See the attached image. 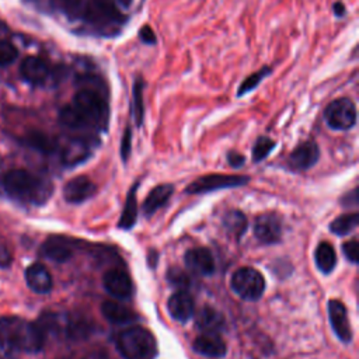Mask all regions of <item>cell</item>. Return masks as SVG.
I'll use <instances>...</instances> for the list:
<instances>
[{
	"instance_id": "cell-1",
	"label": "cell",
	"mask_w": 359,
	"mask_h": 359,
	"mask_svg": "<svg viewBox=\"0 0 359 359\" xmlns=\"http://www.w3.org/2000/svg\"><path fill=\"white\" fill-rule=\"evenodd\" d=\"M45 335L36 323L20 317H0V359H18L21 352L42 349Z\"/></svg>"
},
{
	"instance_id": "cell-2",
	"label": "cell",
	"mask_w": 359,
	"mask_h": 359,
	"mask_svg": "<svg viewBox=\"0 0 359 359\" xmlns=\"http://www.w3.org/2000/svg\"><path fill=\"white\" fill-rule=\"evenodd\" d=\"M0 184L13 199L28 205H43L53 192L49 180L39 177L24 168H13L3 174Z\"/></svg>"
},
{
	"instance_id": "cell-3",
	"label": "cell",
	"mask_w": 359,
	"mask_h": 359,
	"mask_svg": "<svg viewBox=\"0 0 359 359\" xmlns=\"http://www.w3.org/2000/svg\"><path fill=\"white\" fill-rule=\"evenodd\" d=\"M115 344L123 359H154L157 353L153 334L143 327H130L121 331Z\"/></svg>"
},
{
	"instance_id": "cell-4",
	"label": "cell",
	"mask_w": 359,
	"mask_h": 359,
	"mask_svg": "<svg viewBox=\"0 0 359 359\" xmlns=\"http://www.w3.org/2000/svg\"><path fill=\"white\" fill-rule=\"evenodd\" d=\"M72 105L84 118L88 128H97V129L107 128L109 108L107 101L95 90H90V88L79 90L73 97Z\"/></svg>"
},
{
	"instance_id": "cell-5",
	"label": "cell",
	"mask_w": 359,
	"mask_h": 359,
	"mask_svg": "<svg viewBox=\"0 0 359 359\" xmlns=\"http://www.w3.org/2000/svg\"><path fill=\"white\" fill-rule=\"evenodd\" d=\"M83 15L98 31L112 29L125 21V15L119 11L116 0H88L83 8Z\"/></svg>"
},
{
	"instance_id": "cell-6",
	"label": "cell",
	"mask_w": 359,
	"mask_h": 359,
	"mask_svg": "<svg viewBox=\"0 0 359 359\" xmlns=\"http://www.w3.org/2000/svg\"><path fill=\"white\" fill-rule=\"evenodd\" d=\"M231 289L244 300H258L265 290V279L257 269L243 266L233 273Z\"/></svg>"
},
{
	"instance_id": "cell-7",
	"label": "cell",
	"mask_w": 359,
	"mask_h": 359,
	"mask_svg": "<svg viewBox=\"0 0 359 359\" xmlns=\"http://www.w3.org/2000/svg\"><path fill=\"white\" fill-rule=\"evenodd\" d=\"M325 122L335 130H348L356 123V107L349 98L331 101L324 111Z\"/></svg>"
},
{
	"instance_id": "cell-8",
	"label": "cell",
	"mask_w": 359,
	"mask_h": 359,
	"mask_svg": "<svg viewBox=\"0 0 359 359\" xmlns=\"http://www.w3.org/2000/svg\"><path fill=\"white\" fill-rule=\"evenodd\" d=\"M250 181L248 177L244 175H229V174H208L192 181L185 192L187 194H206L223 188H234L243 187Z\"/></svg>"
},
{
	"instance_id": "cell-9",
	"label": "cell",
	"mask_w": 359,
	"mask_h": 359,
	"mask_svg": "<svg viewBox=\"0 0 359 359\" xmlns=\"http://www.w3.org/2000/svg\"><path fill=\"white\" fill-rule=\"evenodd\" d=\"M254 234L264 244H275L282 237V223L275 213H262L255 219Z\"/></svg>"
},
{
	"instance_id": "cell-10",
	"label": "cell",
	"mask_w": 359,
	"mask_h": 359,
	"mask_svg": "<svg viewBox=\"0 0 359 359\" xmlns=\"http://www.w3.org/2000/svg\"><path fill=\"white\" fill-rule=\"evenodd\" d=\"M102 283L105 290L116 299H128L133 292V285L129 275L119 268L107 271L102 278Z\"/></svg>"
},
{
	"instance_id": "cell-11",
	"label": "cell",
	"mask_w": 359,
	"mask_h": 359,
	"mask_svg": "<svg viewBox=\"0 0 359 359\" xmlns=\"http://www.w3.org/2000/svg\"><path fill=\"white\" fill-rule=\"evenodd\" d=\"M328 317L331 327L335 332V335L342 342H351L352 341V328L346 316V309L342 302L339 300H330L328 302Z\"/></svg>"
},
{
	"instance_id": "cell-12",
	"label": "cell",
	"mask_w": 359,
	"mask_h": 359,
	"mask_svg": "<svg viewBox=\"0 0 359 359\" xmlns=\"http://www.w3.org/2000/svg\"><path fill=\"white\" fill-rule=\"evenodd\" d=\"M320 157V150L316 142L307 140L299 144L289 156L287 164L296 171H303L313 167Z\"/></svg>"
},
{
	"instance_id": "cell-13",
	"label": "cell",
	"mask_w": 359,
	"mask_h": 359,
	"mask_svg": "<svg viewBox=\"0 0 359 359\" xmlns=\"http://www.w3.org/2000/svg\"><path fill=\"white\" fill-rule=\"evenodd\" d=\"M95 192H97L95 184L84 175H80L67 181L66 185L63 187V196L69 203H81L90 199L91 196H94Z\"/></svg>"
},
{
	"instance_id": "cell-14",
	"label": "cell",
	"mask_w": 359,
	"mask_h": 359,
	"mask_svg": "<svg viewBox=\"0 0 359 359\" xmlns=\"http://www.w3.org/2000/svg\"><path fill=\"white\" fill-rule=\"evenodd\" d=\"M184 259H185L187 268L192 273L209 276L215 271V259L210 251L205 247H196V248L188 250Z\"/></svg>"
},
{
	"instance_id": "cell-15",
	"label": "cell",
	"mask_w": 359,
	"mask_h": 359,
	"mask_svg": "<svg viewBox=\"0 0 359 359\" xmlns=\"http://www.w3.org/2000/svg\"><path fill=\"white\" fill-rule=\"evenodd\" d=\"M39 252L42 257L60 264L67 261L73 255V243L69 241L66 237L52 236L46 241H43Z\"/></svg>"
},
{
	"instance_id": "cell-16",
	"label": "cell",
	"mask_w": 359,
	"mask_h": 359,
	"mask_svg": "<svg viewBox=\"0 0 359 359\" xmlns=\"http://www.w3.org/2000/svg\"><path fill=\"white\" fill-rule=\"evenodd\" d=\"M192 349L210 358H222L227 352L226 342L216 332H203L202 335L196 337L192 344Z\"/></svg>"
},
{
	"instance_id": "cell-17",
	"label": "cell",
	"mask_w": 359,
	"mask_h": 359,
	"mask_svg": "<svg viewBox=\"0 0 359 359\" xmlns=\"http://www.w3.org/2000/svg\"><path fill=\"white\" fill-rule=\"evenodd\" d=\"M167 309H168L170 316L174 320H177L180 323H185L194 314V309H195L194 299L187 290H180L168 299Z\"/></svg>"
},
{
	"instance_id": "cell-18",
	"label": "cell",
	"mask_w": 359,
	"mask_h": 359,
	"mask_svg": "<svg viewBox=\"0 0 359 359\" xmlns=\"http://www.w3.org/2000/svg\"><path fill=\"white\" fill-rule=\"evenodd\" d=\"M21 76L34 84H42L50 74V66L46 60L38 56H28L22 60L20 67Z\"/></svg>"
},
{
	"instance_id": "cell-19",
	"label": "cell",
	"mask_w": 359,
	"mask_h": 359,
	"mask_svg": "<svg viewBox=\"0 0 359 359\" xmlns=\"http://www.w3.org/2000/svg\"><path fill=\"white\" fill-rule=\"evenodd\" d=\"M25 280L31 290L35 293H49L52 289V276L49 271L39 262L29 265L25 269Z\"/></svg>"
},
{
	"instance_id": "cell-20",
	"label": "cell",
	"mask_w": 359,
	"mask_h": 359,
	"mask_svg": "<svg viewBox=\"0 0 359 359\" xmlns=\"http://www.w3.org/2000/svg\"><path fill=\"white\" fill-rule=\"evenodd\" d=\"M91 154V144L83 139L69 142L62 150V161L65 165L73 167L83 163Z\"/></svg>"
},
{
	"instance_id": "cell-21",
	"label": "cell",
	"mask_w": 359,
	"mask_h": 359,
	"mask_svg": "<svg viewBox=\"0 0 359 359\" xmlns=\"http://www.w3.org/2000/svg\"><path fill=\"white\" fill-rule=\"evenodd\" d=\"M101 313L112 324H130L137 318L136 313L132 311L129 307L112 300H107L102 303Z\"/></svg>"
},
{
	"instance_id": "cell-22",
	"label": "cell",
	"mask_w": 359,
	"mask_h": 359,
	"mask_svg": "<svg viewBox=\"0 0 359 359\" xmlns=\"http://www.w3.org/2000/svg\"><path fill=\"white\" fill-rule=\"evenodd\" d=\"M172 192H174V188L171 184H161L153 188L143 202V206H142L143 213L146 216H151L154 212H157L161 206H164L170 201Z\"/></svg>"
},
{
	"instance_id": "cell-23",
	"label": "cell",
	"mask_w": 359,
	"mask_h": 359,
	"mask_svg": "<svg viewBox=\"0 0 359 359\" xmlns=\"http://www.w3.org/2000/svg\"><path fill=\"white\" fill-rule=\"evenodd\" d=\"M196 325L203 332H219L224 327V317L213 307H203L196 316Z\"/></svg>"
},
{
	"instance_id": "cell-24",
	"label": "cell",
	"mask_w": 359,
	"mask_h": 359,
	"mask_svg": "<svg viewBox=\"0 0 359 359\" xmlns=\"http://www.w3.org/2000/svg\"><path fill=\"white\" fill-rule=\"evenodd\" d=\"M314 259L317 268L323 273L332 272L337 265V254L334 247L328 241H321L314 251Z\"/></svg>"
},
{
	"instance_id": "cell-25",
	"label": "cell",
	"mask_w": 359,
	"mask_h": 359,
	"mask_svg": "<svg viewBox=\"0 0 359 359\" xmlns=\"http://www.w3.org/2000/svg\"><path fill=\"white\" fill-rule=\"evenodd\" d=\"M22 142H24L28 147H31V149H34V150H36V151L45 153V154H50V153L56 151V149H57V143H56L50 136H48L46 133L39 132V130H31V132H28V133L24 136Z\"/></svg>"
},
{
	"instance_id": "cell-26",
	"label": "cell",
	"mask_w": 359,
	"mask_h": 359,
	"mask_svg": "<svg viewBox=\"0 0 359 359\" xmlns=\"http://www.w3.org/2000/svg\"><path fill=\"white\" fill-rule=\"evenodd\" d=\"M136 191H137V182L133 184V187L130 188L125 205H123V210L122 215L119 217V223L118 226L123 230H129L135 226L136 223V217H137V203H136Z\"/></svg>"
},
{
	"instance_id": "cell-27",
	"label": "cell",
	"mask_w": 359,
	"mask_h": 359,
	"mask_svg": "<svg viewBox=\"0 0 359 359\" xmlns=\"http://www.w3.org/2000/svg\"><path fill=\"white\" fill-rule=\"evenodd\" d=\"M358 222H359V216L356 212L345 213L331 222L330 230L337 236H345V234L351 233L358 226Z\"/></svg>"
},
{
	"instance_id": "cell-28",
	"label": "cell",
	"mask_w": 359,
	"mask_h": 359,
	"mask_svg": "<svg viewBox=\"0 0 359 359\" xmlns=\"http://www.w3.org/2000/svg\"><path fill=\"white\" fill-rule=\"evenodd\" d=\"M59 121L63 126L70 129H84L88 128L84 118L79 114V111L73 105H66L59 112Z\"/></svg>"
},
{
	"instance_id": "cell-29",
	"label": "cell",
	"mask_w": 359,
	"mask_h": 359,
	"mask_svg": "<svg viewBox=\"0 0 359 359\" xmlns=\"http://www.w3.org/2000/svg\"><path fill=\"white\" fill-rule=\"evenodd\" d=\"M223 223L227 231H230L237 238L241 237L247 229V219L240 210H230L229 213H226Z\"/></svg>"
},
{
	"instance_id": "cell-30",
	"label": "cell",
	"mask_w": 359,
	"mask_h": 359,
	"mask_svg": "<svg viewBox=\"0 0 359 359\" xmlns=\"http://www.w3.org/2000/svg\"><path fill=\"white\" fill-rule=\"evenodd\" d=\"M143 87H144V83L142 79H137L133 84L132 112H133V118H135L137 126H140L143 122Z\"/></svg>"
},
{
	"instance_id": "cell-31",
	"label": "cell",
	"mask_w": 359,
	"mask_h": 359,
	"mask_svg": "<svg viewBox=\"0 0 359 359\" xmlns=\"http://www.w3.org/2000/svg\"><path fill=\"white\" fill-rule=\"evenodd\" d=\"M275 147V142L266 136H261L257 139L254 147H252V160L255 163L264 160Z\"/></svg>"
},
{
	"instance_id": "cell-32",
	"label": "cell",
	"mask_w": 359,
	"mask_h": 359,
	"mask_svg": "<svg viewBox=\"0 0 359 359\" xmlns=\"http://www.w3.org/2000/svg\"><path fill=\"white\" fill-rule=\"evenodd\" d=\"M268 73H271V69L265 66V67L261 69L259 72H255L254 74L248 76V77L241 83V86H240L237 94H238V95H243V94H245V93L252 91V90L261 83V80H262Z\"/></svg>"
},
{
	"instance_id": "cell-33",
	"label": "cell",
	"mask_w": 359,
	"mask_h": 359,
	"mask_svg": "<svg viewBox=\"0 0 359 359\" xmlns=\"http://www.w3.org/2000/svg\"><path fill=\"white\" fill-rule=\"evenodd\" d=\"M18 56L17 48L6 39H0V66H7L13 63Z\"/></svg>"
},
{
	"instance_id": "cell-34",
	"label": "cell",
	"mask_w": 359,
	"mask_h": 359,
	"mask_svg": "<svg viewBox=\"0 0 359 359\" xmlns=\"http://www.w3.org/2000/svg\"><path fill=\"white\" fill-rule=\"evenodd\" d=\"M167 279H168V282H170L171 285L180 287L181 290H187V287H188L189 283H191L188 275H187L185 272H182L181 269H178V268H171V269H168V272H167Z\"/></svg>"
},
{
	"instance_id": "cell-35",
	"label": "cell",
	"mask_w": 359,
	"mask_h": 359,
	"mask_svg": "<svg viewBox=\"0 0 359 359\" xmlns=\"http://www.w3.org/2000/svg\"><path fill=\"white\" fill-rule=\"evenodd\" d=\"M55 4L69 17H76L83 8V0H53Z\"/></svg>"
},
{
	"instance_id": "cell-36",
	"label": "cell",
	"mask_w": 359,
	"mask_h": 359,
	"mask_svg": "<svg viewBox=\"0 0 359 359\" xmlns=\"http://www.w3.org/2000/svg\"><path fill=\"white\" fill-rule=\"evenodd\" d=\"M342 251L345 254V257L352 262L356 264L358 262V255H359V243L358 240H349L346 243H344L342 245Z\"/></svg>"
},
{
	"instance_id": "cell-37",
	"label": "cell",
	"mask_w": 359,
	"mask_h": 359,
	"mask_svg": "<svg viewBox=\"0 0 359 359\" xmlns=\"http://www.w3.org/2000/svg\"><path fill=\"white\" fill-rule=\"evenodd\" d=\"M132 135H130V128H126L123 137H122V143H121V157L123 161L128 160L129 153H130V144H132Z\"/></svg>"
},
{
	"instance_id": "cell-38",
	"label": "cell",
	"mask_w": 359,
	"mask_h": 359,
	"mask_svg": "<svg viewBox=\"0 0 359 359\" xmlns=\"http://www.w3.org/2000/svg\"><path fill=\"white\" fill-rule=\"evenodd\" d=\"M139 36H140V39H142L144 43H154V42H156V35H154V32L151 31V28L147 27V25H144V27L139 31Z\"/></svg>"
},
{
	"instance_id": "cell-39",
	"label": "cell",
	"mask_w": 359,
	"mask_h": 359,
	"mask_svg": "<svg viewBox=\"0 0 359 359\" xmlns=\"http://www.w3.org/2000/svg\"><path fill=\"white\" fill-rule=\"evenodd\" d=\"M227 161L230 163L231 167H241L245 161V157L237 151H230L227 154Z\"/></svg>"
},
{
	"instance_id": "cell-40",
	"label": "cell",
	"mask_w": 359,
	"mask_h": 359,
	"mask_svg": "<svg viewBox=\"0 0 359 359\" xmlns=\"http://www.w3.org/2000/svg\"><path fill=\"white\" fill-rule=\"evenodd\" d=\"M11 262V252L10 250L4 245V244H0V266H8Z\"/></svg>"
},
{
	"instance_id": "cell-41",
	"label": "cell",
	"mask_w": 359,
	"mask_h": 359,
	"mask_svg": "<svg viewBox=\"0 0 359 359\" xmlns=\"http://www.w3.org/2000/svg\"><path fill=\"white\" fill-rule=\"evenodd\" d=\"M342 202H344V203H348V205L356 206V205H358V191L353 189L351 194H346L345 198L342 199Z\"/></svg>"
},
{
	"instance_id": "cell-42",
	"label": "cell",
	"mask_w": 359,
	"mask_h": 359,
	"mask_svg": "<svg viewBox=\"0 0 359 359\" xmlns=\"http://www.w3.org/2000/svg\"><path fill=\"white\" fill-rule=\"evenodd\" d=\"M86 359H111V358H109L108 353L104 352V351H94V352L88 353Z\"/></svg>"
},
{
	"instance_id": "cell-43",
	"label": "cell",
	"mask_w": 359,
	"mask_h": 359,
	"mask_svg": "<svg viewBox=\"0 0 359 359\" xmlns=\"http://www.w3.org/2000/svg\"><path fill=\"white\" fill-rule=\"evenodd\" d=\"M157 258H158V255H157L156 251H150V252H149V264H150V266H154V265H156Z\"/></svg>"
},
{
	"instance_id": "cell-44",
	"label": "cell",
	"mask_w": 359,
	"mask_h": 359,
	"mask_svg": "<svg viewBox=\"0 0 359 359\" xmlns=\"http://www.w3.org/2000/svg\"><path fill=\"white\" fill-rule=\"evenodd\" d=\"M334 10H335V14H337V15H342L344 11H345V7H344L341 3H337V4L334 6Z\"/></svg>"
},
{
	"instance_id": "cell-45",
	"label": "cell",
	"mask_w": 359,
	"mask_h": 359,
	"mask_svg": "<svg viewBox=\"0 0 359 359\" xmlns=\"http://www.w3.org/2000/svg\"><path fill=\"white\" fill-rule=\"evenodd\" d=\"M121 6H123V7H129L130 4H132V0H116Z\"/></svg>"
}]
</instances>
